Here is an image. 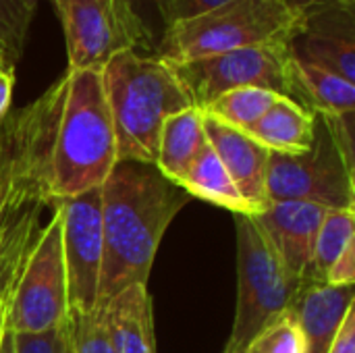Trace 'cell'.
Listing matches in <instances>:
<instances>
[{
    "label": "cell",
    "mask_w": 355,
    "mask_h": 353,
    "mask_svg": "<svg viewBox=\"0 0 355 353\" xmlns=\"http://www.w3.org/2000/svg\"><path fill=\"white\" fill-rule=\"evenodd\" d=\"M67 75L0 121V300L6 304L46 208L56 206L54 148Z\"/></svg>",
    "instance_id": "6da1fadb"
},
{
    "label": "cell",
    "mask_w": 355,
    "mask_h": 353,
    "mask_svg": "<svg viewBox=\"0 0 355 353\" xmlns=\"http://www.w3.org/2000/svg\"><path fill=\"white\" fill-rule=\"evenodd\" d=\"M102 191V275L98 306L133 285H148L160 241L189 193L168 181L156 164L116 160Z\"/></svg>",
    "instance_id": "7a4b0ae2"
},
{
    "label": "cell",
    "mask_w": 355,
    "mask_h": 353,
    "mask_svg": "<svg viewBox=\"0 0 355 353\" xmlns=\"http://www.w3.org/2000/svg\"><path fill=\"white\" fill-rule=\"evenodd\" d=\"M102 85L112 117L116 158L156 162L164 121L189 106L175 69L139 50H123L102 67Z\"/></svg>",
    "instance_id": "3957f363"
},
{
    "label": "cell",
    "mask_w": 355,
    "mask_h": 353,
    "mask_svg": "<svg viewBox=\"0 0 355 353\" xmlns=\"http://www.w3.org/2000/svg\"><path fill=\"white\" fill-rule=\"evenodd\" d=\"M64 75L67 89L54 148L56 202L100 187L119 160L102 69H67Z\"/></svg>",
    "instance_id": "277c9868"
},
{
    "label": "cell",
    "mask_w": 355,
    "mask_h": 353,
    "mask_svg": "<svg viewBox=\"0 0 355 353\" xmlns=\"http://www.w3.org/2000/svg\"><path fill=\"white\" fill-rule=\"evenodd\" d=\"M268 202H312L327 210L355 208L354 112L318 114L314 141L302 154L270 152Z\"/></svg>",
    "instance_id": "5b68a950"
},
{
    "label": "cell",
    "mask_w": 355,
    "mask_h": 353,
    "mask_svg": "<svg viewBox=\"0 0 355 353\" xmlns=\"http://www.w3.org/2000/svg\"><path fill=\"white\" fill-rule=\"evenodd\" d=\"M297 21L300 15L283 0H229L166 25L156 56L168 64H185L237 48L291 40Z\"/></svg>",
    "instance_id": "8992f818"
},
{
    "label": "cell",
    "mask_w": 355,
    "mask_h": 353,
    "mask_svg": "<svg viewBox=\"0 0 355 353\" xmlns=\"http://www.w3.org/2000/svg\"><path fill=\"white\" fill-rule=\"evenodd\" d=\"M237 229V310L225 347L245 352L277 318L291 310L304 281L281 262L277 250L252 216L235 214Z\"/></svg>",
    "instance_id": "52a82bcc"
},
{
    "label": "cell",
    "mask_w": 355,
    "mask_h": 353,
    "mask_svg": "<svg viewBox=\"0 0 355 353\" xmlns=\"http://www.w3.org/2000/svg\"><path fill=\"white\" fill-rule=\"evenodd\" d=\"M69 320L62 218L58 206L29 250L4 304V325L12 335H40Z\"/></svg>",
    "instance_id": "ba28073f"
},
{
    "label": "cell",
    "mask_w": 355,
    "mask_h": 353,
    "mask_svg": "<svg viewBox=\"0 0 355 353\" xmlns=\"http://www.w3.org/2000/svg\"><path fill=\"white\" fill-rule=\"evenodd\" d=\"M171 67L189 94L191 104L200 110L237 87H262L295 100L289 40L237 48Z\"/></svg>",
    "instance_id": "9c48e42d"
},
{
    "label": "cell",
    "mask_w": 355,
    "mask_h": 353,
    "mask_svg": "<svg viewBox=\"0 0 355 353\" xmlns=\"http://www.w3.org/2000/svg\"><path fill=\"white\" fill-rule=\"evenodd\" d=\"M62 25L69 71L102 69L123 50L150 48L141 12L123 0H50Z\"/></svg>",
    "instance_id": "30bf717a"
},
{
    "label": "cell",
    "mask_w": 355,
    "mask_h": 353,
    "mask_svg": "<svg viewBox=\"0 0 355 353\" xmlns=\"http://www.w3.org/2000/svg\"><path fill=\"white\" fill-rule=\"evenodd\" d=\"M62 218V258L67 273L69 316H83L98 308L102 275V191L94 187L56 202Z\"/></svg>",
    "instance_id": "8fae6325"
},
{
    "label": "cell",
    "mask_w": 355,
    "mask_h": 353,
    "mask_svg": "<svg viewBox=\"0 0 355 353\" xmlns=\"http://www.w3.org/2000/svg\"><path fill=\"white\" fill-rule=\"evenodd\" d=\"M297 15V29L289 40L293 58L327 69L355 83L354 4L318 0Z\"/></svg>",
    "instance_id": "7c38bea8"
},
{
    "label": "cell",
    "mask_w": 355,
    "mask_h": 353,
    "mask_svg": "<svg viewBox=\"0 0 355 353\" xmlns=\"http://www.w3.org/2000/svg\"><path fill=\"white\" fill-rule=\"evenodd\" d=\"M324 214L327 208L318 204L283 200L270 202L264 210L252 214V218L264 231L285 268L304 281L312 266L314 243Z\"/></svg>",
    "instance_id": "4fadbf2b"
},
{
    "label": "cell",
    "mask_w": 355,
    "mask_h": 353,
    "mask_svg": "<svg viewBox=\"0 0 355 353\" xmlns=\"http://www.w3.org/2000/svg\"><path fill=\"white\" fill-rule=\"evenodd\" d=\"M204 133L254 214L264 210L270 204L266 196L270 152L245 131L229 127L208 114H204Z\"/></svg>",
    "instance_id": "5bb4252c"
},
{
    "label": "cell",
    "mask_w": 355,
    "mask_h": 353,
    "mask_svg": "<svg viewBox=\"0 0 355 353\" xmlns=\"http://www.w3.org/2000/svg\"><path fill=\"white\" fill-rule=\"evenodd\" d=\"M352 306H355L354 287L302 283L289 312L304 333L306 353L329 352V345Z\"/></svg>",
    "instance_id": "9a60e30c"
},
{
    "label": "cell",
    "mask_w": 355,
    "mask_h": 353,
    "mask_svg": "<svg viewBox=\"0 0 355 353\" xmlns=\"http://www.w3.org/2000/svg\"><path fill=\"white\" fill-rule=\"evenodd\" d=\"M106 325L114 353H156L154 308L148 285H133L106 306Z\"/></svg>",
    "instance_id": "2e32d148"
},
{
    "label": "cell",
    "mask_w": 355,
    "mask_h": 353,
    "mask_svg": "<svg viewBox=\"0 0 355 353\" xmlns=\"http://www.w3.org/2000/svg\"><path fill=\"white\" fill-rule=\"evenodd\" d=\"M208 139L204 133V112L189 106L168 117L160 129L156 169L175 185H181L183 177L206 148Z\"/></svg>",
    "instance_id": "e0dca14e"
},
{
    "label": "cell",
    "mask_w": 355,
    "mask_h": 353,
    "mask_svg": "<svg viewBox=\"0 0 355 353\" xmlns=\"http://www.w3.org/2000/svg\"><path fill=\"white\" fill-rule=\"evenodd\" d=\"M314 127L316 112L304 108L291 98L279 96L264 117L245 133L262 144L268 152L302 154L310 150L314 141Z\"/></svg>",
    "instance_id": "ac0fdd59"
},
{
    "label": "cell",
    "mask_w": 355,
    "mask_h": 353,
    "mask_svg": "<svg viewBox=\"0 0 355 353\" xmlns=\"http://www.w3.org/2000/svg\"><path fill=\"white\" fill-rule=\"evenodd\" d=\"M295 102L318 114H345L355 110V83L310 62L293 58Z\"/></svg>",
    "instance_id": "d6986e66"
},
{
    "label": "cell",
    "mask_w": 355,
    "mask_h": 353,
    "mask_svg": "<svg viewBox=\"0 0 355 353\" xmlns=\"http://www.w3.org/2000/svg\"><path fill=\"white\" fill-rule=\"evenodd\" d=\"M179 187L185 189L189 198L204 200L218 208L231 210L233 214H245V216L254 214V210L235 187L231 175L227 173V169L223 166L210 144H206V148L200 152V156L183 177Z\"/></svg>",
    "instance_id": "ffe728a7"
},
{
    "label": "cell",
    "mask_w": 355,
    "mask_h": 353,
    "mask_svg": "<svg viewBox=\"0 0 355 353\" xmlns=\"http://www.w3.org/2000/svg\"><path fill=\"white\" fill-rule=\"evenodd\" d=\"M355 241V208L347 210H327L322 225L316 235L314 256L310 273L304 281L308 283H324L329 268L337 262V258Z\"/></svg>",
    "instance_id": "44dd1931"
},
{
    "label": "cell",
    "mask_w": 355,
    "mask_h": 353,
    "mask_svg": "<svg viewBox=\"0 0 355 353\" xmlns=\"http://www.w3.org/2000/svg\"><path fill=\"white\" fill-rule=\"evenodd\" d=\"M279 100V94L262 87H237L214 102H210L202 112L239 131L252 129L264 112Z\"/></svg>",
    "instance_id": "7402d4cb"
},
{
    "label": "cell",
    "mask_w": 355,
    "mask_h": 353,
    "mask_svg": "<svg viewBox=\"0 0 355 353\" xmlns=\"http://www.w3.org/2000/svg\"><path fill=\"white\" fill-rule=\"evenodd\" d=\"M40 0H0V54L8 64L21 58Z\"/></svg>",
    "instance_id": "603a6c76"
},
{
    "label": "cell",
    "mask_w": 355,
    "mask_h": 353,
    "mask_svg": "<svg viewBox=\"0 0 355 353\" xmlns=\"http://www.w3.org/2000/svg\"><path fill=\"white\" fill-rule=\"evenodd\" d=\"M69 331L73 353H114L102 306L83 316H69Z\"/></svg>",
    "instance_id": "cb8c5ba5"
},
{
    "label": "cell",
    "mask_w": 355,
    "mask_h": 353,
    "mask_svg": "<svg viewBox=\"0 0 355 353\" xmlns=\"http://www.w3.org/2000/svg\"><path fill=\"white\" fill-rule=\"evenodd\" d=\"M254 343L264 353H306V339L295 322L293 314L287 312L266 327Z\"/></svg>",
    "instance_id": "d4e9b609"
},
{
    "label": "cell",
    "mask_w": 355,
    "mask_h": 353,
    "mask_svg": "<svg viewBox=\"0 0 355 353\" xmlns=\"http://www.w3.org/2000/svg\"><path fill=\"white\" fill-rule=\"evenodd\" d=\"M15 353H73L69 320L40 335H15Z\"/></svg>",
    "instance_id": "484cf974"
},
{
    "label": "cell",
    "mask_w": 355,
    "mask_h": 353,
    "mask_svg": "<svg viewBox=\"0 0 355 353\" xmlns=\"http://www.w3.org/2000/svg\"><path fill=\"white\" fill-rule=\"evenodd\" d=\"M324 283L337 287H354L355 285V241L337 258V262L329 268Z\"/></svg>",
    "instance_id": "4316f807"
},
{
    "label": "cell",
    "mask_w": 355,
    "mask_h": 353,
    "mask_svg": "<svg viewBox=\"0 0 355 353\" xmlns=\"http://www.w3.org/2000/svg\"><path fill=\"white\" fill-rule=\"evenodd\" d=\"M225 2H229V0H171L164 27L171 25V23H175V21H181V19H187V17L206 12V10H210L214 6H220Z\"/></svg>",
    "instance_id": "83f0119b"
},
{
    "label": "cell",
    "mask_w": 355,
    "mask_h": 353,
    "mask_svg": "<svg viewBox=\"0 0 355 353\" xmlns=\"http://www.w3.org/2000/svg\"><path fill=\"white\" fill-rule=\"evenodd\" d=\"M327 353H355V306L345 314V320L333 337Z\"/></svg>",
    "instance_id": "f1b7e54d"
},
{
    "label": "cell",
    "mask_w": 355,
    "mask_h": 353,
    "mask_svg": "<svg viewBox=\"0 0 355 353\" xmlns=\"http://www.w3.org/2000/svg\"><path fill=\"white\" fill-rule=\"evenodd\" d=\"M12 87H15V67L0 69V121L10 112Z\"/></svg>",
    "instance_id": "f546056e"
},
{
    "label": "cell",
    "mask_w": 355,
    "mask_h": 353,
    "mask_svg": "<svg viewBox=\"0 0 355 353\" xmlns=\"http://www.w3.org/2000/svg\"><path fill=\"white\" fill-rule=\"evenodd\" d=\"M0 353H15V335L6 325L0 331Z\"/></svg>",
    "instance_id": "4dcf8cb0"
},
{
    "label": "cell",
    "mask_w": 355,
    "mask_h": 353,
    "mask_svg": "<svg viewBox=\"0 0 355 353\" xmlns=\"http://www.w3.org/2000/svg\"><path fill=\"white\" fill-rule=\"evenodd\" d=\"M135 4L139 2V0H133ZM156 10H158V15H160V19H162V23H166V15H168V6H171V0H148Z\"/></svg>",
    "instance_id": "1f68e13d"
},
{
    "label": "cell",
    "mask_w": 355,
    "mask_h": 353,
    "mask_svg": "<svg viewBox=\"0 0 355 353\" xmlns=\"http://www.w3.org/2000/svg\"><path fill=\"white\" fill-rule=\"evenodd\" d=\"M285 4H289L295 12H300V10H304V8H308L310 4H314V2H318V0H283Z\"/></svg>",
    "instance_id": "d6a6232c"
},
{
    "label": "cell",
    "mask_w": 355,
    "mask_h": 353,
    "mask_svg": "<svg viewBox=\"0 0 355 353\" xmlns=\"http://www.w3.org/2000/svg\"><path fill=\"white\" fill-rule=\"evenodd\" d=\"M243 353H264V352H262V350H260V347H258V345H256V343L252 341V343L248 345V350H245Z\"/></svg>",
    "instance_id": "836d02e7"
},
{
    "label": "cell",
    "mask_w": 355,
    "mask_h": 353,
    "mask_svg": "<svg viewBox=\"0 0 355 353\" xmlns=\"http://www.w3.org/2000/svg\"><path fill=\"white\" fill-rule=\"evenodd\" d=\"M2 325H4V304L0 300V331H2Z\"/></svg>",
    "instance_id": "e575fe53"
},
{
    "label": "cell",
    "mask_w": 355,
    "mask_h": 353,
    "mask_svg": "<svg viewBox=\"0 0 355 353\" xmlns=\"http://www.w3.org/2000/svg\"><path fill=\"white\" fill-rule=\"evenodd\" d=\"M8 67H12V64H8V62H6V58L0 54V69H8Z\"/></svg>",
    "instance_id": "d590c367"
},
{
    "label": "cell",
    "mask_w": 355,
    "mask_h": 353,
    "mask_svg": "<svg viewBox=\"0 0 355 353\" xmlns=\"http://www.w3.org/2000/svg\"><path fill=\"white\" fill-rule=\"evenodd\" d=\"M223 353H243V352H235V350H229V347H225V350H223Z\"/></svg>",
    "instance_id": "8d00e7d4"
},
{
    "label": "cell",
    "mask_w": 355,
    "mask_h": 353,
    "mask_svg": "<svg viewBox=\"0 0 355 353\" xmlns=\"http://www.w3.org/2000/svg\"><path fill=\"white\" fill-rule=\"evenodd\" d=\"M339 2H343V4H354L355 6V0H339Z\"/></svg>",
    "instance_id": "74e56055"
},
{
    "label": "cell",
    "mask_w": 355,
    "mask_h": 353,
    "mask_svg": "<svg viewBox=\"0 0 355 353\" xmlns=\"http://www.w3.org/2000/svg\"><path fill=\"white\" fill-rule=\"evenodd\" d=\"M123 2H127V4H133V6H135V8H137V4H135V2H133V0H123Z\"/></svg>",
    "instance_id": "f35d334b"
},
{
    "label": "cell",
    "mask_w": 355,
    "mask_h": 353,
    "mask_svg": "<svg viewBox=\"0 0 355 353\" xmlns=\"http://www.w3.org/2000/svg\"><path fill=\"white\" fill-rule=\"evenodd\" d=\"M0 204H2V202H0Z\"/></svg>",
    "instance_id": "ab89813d"
}]
</instances>
